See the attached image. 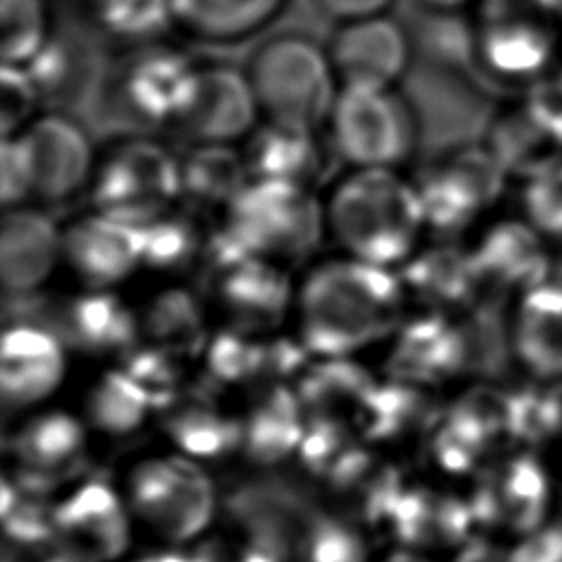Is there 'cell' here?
<instances>
[{
  "label": "cell",
  "mask_w": 562,
  "mask_h": 562,
  "mask_svg": "<svg viewBox=\"0 0 562 562\" xmlns=\"http://www.w3.org/2000/svg\"><path fill=\"white\" fill-rule=\"evenodd\" d=\"M413 184L426 226L450 235L468 226L494 198L496 171L483 151L459 149L426 167Z\"/></svg>",
  "instance_id": "obj_10"
},
{
  "label": "cell",
  "mask_w": 562,
  "mask_h": 562,
  "mask_svg": "<svg viewBox=\"0 0 562 562\" xmlns=\"http://www.w3.org/2000/svg\"><path fill=\"white\" fill-rule=\"evenodd\" d=\"M391 514L397 536L417 551L450 540L457 516L450 498L424 487L397 494Z\"/></svg>",
  "instance_id": "obj_30"
},
{
  "label": "cell",
  "mask_w": 562,
  "mask_h": 562,
  "mask_svg": "<svg viewBox=\"0 0 562 562\" xmlns=\"http://www.w3.org/2000/svg\"><path fill=\"white\" fill-rule=\"evenodd\" d=\"M53 540L77 562H114L132 542V509L110 485L90 481L50 512Z\"/></svg>",
  "instance_id": "obj_9"
},
{
  "label": "cell",
  "mask_w": 562,
  "mask_h": 562,
  "mask_svg": "<svg viewBox=\"0 0 562 562\" xmlns=\"http://www.w3.org/2000/svg\"><path fill=\"white\" fill-rule=\"evenodd\" d=\"M325 215L347 255L386 268L417 250L426 226L415 184L386 167L353 169L336 184Z\"/></svg>",
  "instance_id": "obj_2"
},
{
  "label": "cell",
  "mask_w": 562,
  "mask_h": 562,
  "mask_svg": "<svg viewBox=\"0 0 562 562\" xmlns=\"http://www.w3.org/2000/svg\"><path fill=\"white\" fill-rule=\"evenodd\" d=\"M198 66L171 48L145 50L123 77V97L132 112L147 123L182 121L198 83Z\"/></svg>",
  "instance_id": "obj_19"
},
{
  "label": "cell",
  "mask_w": 562,
  "mask_h": 562,
  "mask_svg": "<svg viewBox=\"0 0 562 562\" xmlns=\"http://www.w3.org/2000/svg\"><path fill=\"white\" fill-rule=\"evenodd\" d=\"M94 211L143 226L180 200V158L154 140L114 147L92 180Z\"/></svg>",
  "instance_id": "obj_7"
},
{
  "label": "cell",
  "mask_w": 562,
  "mask_h": 562,
  "mask_svg": "<svg viewBox=\"0 0 562 562\" xmlns=\"http://www.w3.org/2000/svg\"><path fill=\"white\" fill-rule=\"evenodd\" d=\"M143 266L160 272L182 270L202 257L206 237L200 233L198 222L182 211H165L151 222L140 226Z\"/></svg>",
  "instance_id": "obj_29"
},
{
  "label": "cell",
  "mask_w": 562,
  "mask_h": 562,
  "mask_svg": "<svg viewBox=\"0 0 562 562\" xmlns=\"http://www.w3.org/2000/svg\"><path fill=\"white\" fill-rule=\"evenodd\" d=\"M406 294L424 303L430 312H443L450 305H459L479 279L472 255L450 246L437 244L417 248L400 272Z\"/></svg>",
  "instance_id": "obj_22"
},
{
  "label": "cell",
  "mask_w": 562,
  "mask_h": 562,
  "mask_svg": "<svg viewBox=\"0 0 562 562\" xmlns=\"http://www.w3.org/2000/svg\"><path fill=\"white\" fill-rule=\"evenodd\" d=\"M228 327L246 334L277 329L296 299L292 279L274 259L248 250L204 263Z\"/></svg>",
  "instance_id": "obj_8"
},
{
  "label": "cell",
  "mask_w": 562,
  "mask_h": 562,
  "mask_svg": "<svg viewBox=\"0 0 562 562\" xmlns=\"http://www.w3.org/2000/svg\"><path fill=\"white\" fill-rule=\"evenodd\" d=\"M459 353V338L439 312H428L397 327V340L391 353V371L404 384L441 378Z\"/></svg>",
  "instance_id": "obj_23"
},
{
  "label": "cell",
  "mask_w": 562,
  "mask_h": 562,
  "mask_svg": "<svg viewBox=\"0 0 562 562\" xmlns=\"http://www.w3.org/2000/svg\"><path fill=\"white\" fill-rule=\"evenodd\" d=\"M327 53L347 88H391L408 64L404 31L380 13L347 20Z\"/></svg>",
  "instance_id": "obj_13"
},
{
  "label": "cell",
  "mask_w": 562,
  "mask_h": 562,
  "mask_svg": "<svg viewBox=\"0 0 562 562\" xmlns=\"http://www.w3.org/2000/svg\"><path fill=\"white\" fill-rule=\"evenodd\" d=\"M151 402L154 395L127 371H108L88 391L86 417L99 432L125 437L145 424Z\"/></svg>",
  "instance_id": "obj_27"
},
{
  "label": "cell",
  "mask_w": 562,
  "mask_h": 562,
  "mask_svg": "<svg viewBox=\"0 0 562 562\" xmlns=\"http://www.w3.org/2000/svg\"><path fill=\"white\" fill-rule=\"evenodd\" d=\"M138 562H193V560L176 553H165V555H147V558H140Z\"/></svg>",
  "instance_id": "obj_41"
},
{
  "label": "cell",
  "mask_w": 562,
  "mask_h": 562,
  "mask_svg": "<svg viewBox=\"0 0 562 562\" xmlns=\"http://www.w3.org/2000/svg\"><path fill=\"white\" fill-rule=\"evenodd\" d=\"M248 79L268 121L316 130L340 92L329 53L296 33L268 40L252 55Z\"/></svg>",
  "instance_id": "obj_4"
},
{
  "label": "cell",
  "mask_w": 562,
  "mask_h": 562,
  "mask_svg": "<svg viewBox=\"0 0 562 562\" xmlns=\"http://www.w3.org/2000/svg\"><path fill=\"white\" fill-rule=\"evenodd\" d=\"M336 149L323 140L316 127L268 121L257 127L246 143V165L250 178L283 180L316 189L331 173Z\"/></svg>",
  "instance_id": "obj_16"
},
{
  "label": "cell",
  "mask_w": 562,
  "mask_h": 562,
  "mask_svg": "<svg viewBox=\"0 0 562 562\" xmlns=\"http://www.w3.org/2000/svg\"><path fill=\"white\" fill-rule=\"evenodd\" d=\"M171 435L187 454H217L239 441L241 426L209 408H191L173 417Z\"/></svg>",
  "instance_id": "obj_34"
},
{
  "label": "cell",
  "mask_w": 562,
  "mask_h": 562,
  "mask_svg": "<svg viewBox=\"0 0 562 562\" xmlns=\"http://www.w3.org/2000/svg\"><path fill=\"white\" fill-rule=\"evenodd\" d=\"M318 2L327 13L345 20L378 15L391 4V0H318Z\"/></svg>",
  "instance_id": "obj_39"
},
{
  "label": "cell",
  "mask_w": 562,
  "mask_h": 562,
  "mask_svg": "<svg viewBox=\"0 0 562 562\" xmlns=\"http://www.w3.org/2000/svg\"><path fill=\"white\" fill-rule=\"evenodd\" d=\"M222 226L246 250L283 263L310 257L318 248L327 215L307 187L250 178L224 209Z\"/></svg>",
  "instance_id": "obj_3"
},
{
  "label": "cell",
  "mask_w": 562,
  "mask_h": 562,
  "mask_svg": "<svg viewBox=\"0 0 562 562\" xmlns=\"http://www.w3.org/2000/svg\"><path fill=\"white\" fill-rule=\"evenodd\" d=\"M64 259V231L35 209L13 206L0 222V279L7 292L42 288Z\"/></svg>",
  "instance_id": "obj_18"
},
{
  "label": "cell",
  "mask_w": 562,
  "mask_h": 562,
  "mask_svg": "<svg viewBox=\"0 0 562 562\" xmlns=\"http://www.w3.org/2000/svg\"><path fill=\"white\" fill-rule=\"evenodd\" d=\"M33 193L29 154L18 134L2 136L0 145V202L7 209L22 204Z\"/></svg>",
  "instance_id": "obj_37"
},
{
  "label": "cell",
  "mask_w": 562,
  "mask_h": 562,
  "mask_svg": "<svg viewBox=\"0 0 562 562\" xmlns=\"http://www.w3.org/2000/svg\"><path fill=\"white\" fill-rule=\"evenodd\" d=\"M140 318L110 288H88L61 310L64 340L90 356H114L136 345Z\"/></svg>",
  "instance_id": "obj_20"
},
{
  "label": "cell",
  "mask_w": 562,
  "mask_h": 562,
  "mask_svg": "<svg viewBox=\"0 0 562 562\" xmlns=\"http://www.w3.org/2000/svg\"><path fill=\"white\" fill-rule=\"evenodd\" d=\"M127 505L156 536L187 542L211 525L215 490L209 474L189 457H149L130 472Z\"/></svg>",
  "instance_id": "obj_5"
},
{
  "label": "cell",
  "mask_w": 562,
  "mask_h": 562,
  "mask_svg": "<svg viewBox=\"0 0 562 562\" xmlns=\"http://www.w3.org/2000/svg\"><path fill=\"white\" fill-rule=\"evenodd\" d=\"M367 549L356 529L336 518H314L299 540L301 562H364Z\"/></svg>",
  "instance_id": "obj_33"
},
{
  "label": "cell",
  "mask_w": 562,
  "mask_h": 562,
  "mask_svg": "<svg viewBox=\"0 0 562 562\" xmlns=\"http://www.w3.org/2000/svg\"><path fill=\"white\" fill-rule=\"evenodd\" d=\"M140 327L151 345L176 356L198 353L209 336L200 301L184 288H167L158 292L143 312Z\"/></svg>",
  "instance_id": "obj_26"
},
{
  "label": "cell",
  "mask_w": 562,
  "mask_h": 562,
  "mask_svg": "<svg viewBox=\"0 0 562 562\" xmlns=\"http://www.w3.org/2000/svg\"><path fill=\"white\" fill-rule=\"evenodd\" d=\"M64 342L35 325L4 329L0 349V397L4 408L24 411L48 400L64 382Z\"/></svg>",
  "instance_id": "obj_15"
},
{
  "label": "cell",
  "mask_w": 562,
  "mask_h": 562,
  "mask_svg": "<svg viewBox=\"0 0 562 562\" xmlns=\"http://www.w3.org/2000/svg\"><path fill=\"white\" fill-rule=\"evenodd\" d=\"M301 402L285 389H272L261 397L241 424L239 443L248 459L261 465L290 457L303 439Z\"/></svg>",
  "instance_id": "obj_24"
},
{
  "label": "cell",
  "mask_w": 562,
  "mask_h": 562,
  "mask_svg": "<svg viewBox=\"0 0 562 562\" xmlns=\"http://www.w3.org/2000/svg\"><path fill=\"white\" fill-rule=\"evenodd\" d=\"M9 452L18 476L29 485H59L86 463V428L66 411H40L15 428Z\"/></svg>",
  "instance_id": "obj_11"
},
{
  "label": "cell",
  "mask_w": 562,
  "mask_h": 562,
  "mask_svg": "<svg viewBox=\"0 0 562 562\" xmlns=\"http://www.w3.org/2000/svg\"><path fill=\"white\" fill-rule=\"evenodd\" d=\"M33 171V193L57 202L92 178V145L86 132L61 114H42L18 132Z\"/></svg>",
  "instance_id": "obj_12"
},
{
  "label": "cell",
  "mask_w": 562,
  "mask_h": 562,
  "mask_svg": "<svg viewBox=\"0 0 562 562\" xmlns=\"http://www.w3.org/2000/svg\"><path fill=\"white\" fill-rule=\"evenodd\" d=\"M64 261L88 288H112L143 266L140 226L99 211L64 231Z\"/></svg>",
  "instance_id": "obj_14"
},
{
  "label": "cell",
  "mask_w": 562,
  "mask_h": 562,
  "mask_svg": "<svg viewBox=\"0 0 562 562\" xmlns=\"http://www.w3.org/2000/svg\"><path fill=\"white\" fill-rule=\"evenodd\" d=\"M406 290L386 266L351 255L318 263L296 290L299 336L305 351L349 358L402 325Z\"/></svg>",
  "instance_id": "obj_1"
},
{
  "label": "cell",
  "mask_w": 562,
  "mask_h": 562,
  "mask_svg": "<svg viewBox=\"0 0 562 562\" xmlns=\"http://www.w3.org/2000/svg\"><path fill=\"white\" fill-rule=\"evenodd\" d=\"M248 180L244 151L231 143H198L180 156V200L195 211L226 209Z\"/></svg>",
  "instance_id": "obj_21"
},
{
  "label": "cell",
  "mask_w": 562,
  "mask_h": 562,
  "mask_svg": "<svg viewBox=\"0 0 562 562\" xmlns=\"http://www.w3.org/2000/svg\"><path fill=\"white\" fill-rule=\"evenodd\" d=\"M380 562H439L417 549H397L393 553H389L386 558H382Z\"/></svg>",
  "instance_id": "obj_40"
},
{
  "label": "cell",
  "mask_w": 562,
  "mask_h": 562,
  "mask_svg": "<svg viewBox=\"0 0 562 562\" xmlns=\"http://www.w3.org/2000/svg\"><path fill=\"white\" fill-rule=\"evenodd\" d=\"M105 33L125 42H151L176 22L173 0H94Z\"/></svg>",
  "instance_id": "obj_31"
},
{
  "label": "cell",
  "mask_w": 562,
  "mask_h": 562,
  "mask_svg": "<svg viewBox=\"0 0 562 562\" xmlns=\"http://www.w3.org/2000/svg\"><path fill=\"white\" fill-rule=\"evenodd\" d=\"M373 386L369 373L347 358H323L303 378V389L296 395L318 417H338L342 408L360 411Z\"/></svg>",
  "instance_id": "obj_28"
},
{
  "label": "cell",
  "mask_w": 562,
  "mask_h": 562,
  "mask_svg": "<svg viewBox=\"0 0 562 562\" xmlns=\"http://www.w3.org/2000/svg\"><path fill=\"white\" fill-rule=\"evenodd\" d=\"M24 70L29 72L31 81L40 90V94L59 92L70 79V53L64 44L48 37L40 50L26 59Z\"/></svg>",
  "instance_id": "obj_38"
},
{
  "label": "cell",
  "mask_w": 562,
  "mask_h": 562,
  "mask_svg": "<svg viewBox=\"0 0 562 562\" xmlns=\"http://www.w3.org/2000/svg\"><path fill=\"white\" fill-rule=\"evenodd\" d=\"M40 90L31 81L24 66L2 64L0 70V130L2 136L24 130L35 114Z\"/></svg>",
  "instance_id": "obj_36"
},
{
  "label": "cell",
  "mask_w": 562,
  "mask_h": 562,
  "mask_svg": "<svg viewBox=\"0 0 562 562\" xmlns=\"http://www.w3.org/2000/svg\"><path fill=\"white\" fill-rule=\"evenodd\" d=\"M422 2H426L428 7H435V9H457L468 0H422Z\"/></svg>",
  "instance_id": "obj_42"
},
{
  "label": "cell",
  "mask_w": 562,
  "mask_h": 562,
  "mask_svg": "<svg viewBox=\"0 0 562 562\" xmlns=\"http://www.w3.org/2000/svg\"><path fill=\"white\" fill-rule=\"evenodd\" d=\"M259 112L248 75L215 64L198 70L195 92L180 125L198 143H233L255 127Z\"/></svg>",
  "instance_id": "obj_17"
},
{
  "label": "cell",
  "mask_w": 562,
  "mask_h": 562,
  "mask_svg": "<svg viewBox=\"0 0 562 562\" xmlns=\"http://www.w3.org/2000/svg\"><path fill=\"white\" fill-rule=\"evenodd\" d=\"M44 0H0V55L2 64L22 66L48 40Z\"/></svg>",
  "instance_id": "obj_32"
},
{
  "label": "cell",
  "mask_w": 562,
  "mask_h": 562,
  "mask_svg": "<svg viewBox=\"0 0 562 562\" xmlns=\"http://www.w3.org/2000/svg\"><path fill=\"white\" fill-rule=\"evenodd\" d=\"M481 53L485 61L503 75L529 70L536 61V37L518 22H496L483 31Z\"/></svg>",
  "instance_id": "obj_35"
},
{
  "label": "cell",
  "mask_w": 562,
  "mask_h": 562,
  "mask_svg": "<svg viewBox=\"0 0 562 562\" xmlns=\"http://www.w3.org/2000/svg\"><path fill=\"white\" fill-rule=\"evenodd\" d=\"M331 145L353 169L404 162L415 147V119L408 103L391 88L342 86L329 114Z\"/></svg>",
  "instance_id": "obj_6"
},
{
  "label": "cell",
  "mask_w": 562,
  "mask_h": 562,
  "mask_svg": "<svg viewBox=\"0 0 562 562\" xmlns=\"http://www.w3.org/2000/svg\"><path fill=\"white\" fill-rule=\"evenodd\" d=\"M285 0H173L176 22L202 40L233 42L268 24Z\"/></svg>",
  "instance_id": "obj_25"
}]
</instances>
